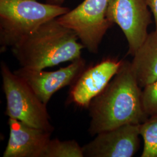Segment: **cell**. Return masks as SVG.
<instances>
[{
	"label": "cell",
	"mask_w": 157,
	"mask_h": 157,
	"mask_svg": "<svg viewBox=\"0 0 157 157\" xmlns=\"http://www.w3.org/2000/svg\"><path fill=\"white\" fill-rule=\"evenodd\" d=\"M2 89L6 101V115L36 128L54 131L45 104L23 80L1 62Z\"/></svg>",
	"instance_id": "cell-4"
},
{
	"label": "cell",
	"mask_w": 157,
	"mask_h": 157,
	"mask_svg": "<svg viewBox=\"0 0 157 157\" xmlns=\"http://www.w3.org/2000/svg\"><path fill=\"white\" fill-rule=\"evenodd\" d=\"M123 60L107 58L84 69L73 84L72 100L78 106L88 108L91 100L104 90L118 72Z\"/></svg>",
	"instance_id": "cell-9"
},
{
	"label": "cell",
	"mask_w": 157,
	"mask_h": 157,
	"mask_svg": "<svg viewBox=\"0 0 157 157\" xmlns=\"http://www.w3.org/2000/svg\"><path fill=\"white\" fill-rule=\"evenodd\" d=\"M42 157H84V153L82 147L76 141L56 139L49 141Z\"/></svg>",
	"instance_id": "cell-12"
},
{
	"label": "cell",
	"mask_w": 157,
	"mask_h": 157,
	"mask_svg": "<svg viewBox=\"0 0 157 157\" xmlns=\"http://www.w3.org/2000/svg\"><path fill=\"white\" fill-rule=\"evenodd\" d=\"M140 133L143 140L141 157H157V115L150 116L140 124Z\"/></svg>",
	"instance_id": "cell-13"
},
{
	"label": "cell",
	"mask_w": 157,
	"mask_h": 157,
	"mask_svg": "<svg viewBox=\"0 0 157 157\" xmlns=\"http://www.w3.org/2000/svg\"><path fill=\"white\" fill-rule=\"evenodd\" d=\"M130 62L141 88L157 80V29L148 33Z\"/></svg>",
	"instance_id": "cell-11"
},
{
	"label": "cell",
	"mask_w": 157,
	"mask_h": 157,
	"mask_svg": "<svg viewBox=\"0 0 157 157\" xmlns=\"http://www.w3.org/2000/svg\"><path fill=\"white\" fill-rule=\"evenodd\" d=\"M107 18L122 30L128 41V55L133 56L146 40L151 24L147 0H109Z\"/></svg>",
	"instance_id": "cell-6"
},
{
	"label": "cell",
	"mask_w": 157,
	"mask_h": 157,
	"mask_svg": "<svg viewBox=\"0 0 157 157\" xmlns=\"http://www.w3.org/2000/svg\"><path fill=\"white\" fill-rule=\"evenodd\" d=\"M142 102L149 117L157 115V80L143 88Z\"/></svg>",
	"instance_id": "cell-14"
},
{
	"label": "cell",
	"mask_w": 157,
	"mask_h": 157,
	"mask_svg": "<svg viewBox=\"0 0 157 157\" xmlns=\"http://www.w3.org/2000/svg\"><path fill=\"white\" fill-rule=\"evenodd\" d=\"M69 10L37 0H0L1 51L12 48L44 23Z\"/></svg>",
	"instance_id": "cell-3"
},
{
	"label": "cell",
	"mask_w": 157,
	"mask_h": 157,
	"mask_svg": "<svg viewBox=\"0 0 157 157\" xmlns=\"http://www.w3.org/2000/svg\"><path fill=\"white\" fill-rule=\"evenodd\" d=\"M83 48L75 33L57 19L44 23L11 48L21 67L34 70L72 62L82 57Z\"/></svg>",
	"instance_id": "cell-2"
},
{
	"label": "cell",
	"mask_w": 157,
	"mask_h": 157,
	"mask_svg": "<svg viewBox=\"0 0 157 157\" xmlns=\"http://www.w3.org/2000/svg\"><path fill=\"white\" fill-rule=\"evenodd\" d=\"M85 67L86 61L80 57L67 67L56 71L47 72L21 67L13 72L28 84L40 100L47 105L56 91L73 84Z\"/></svg>",
	"instance_id": "cell-8"
},
{
	"label": "cell",
	"mask_w": 157,
	"mask_h": 157,
	"mask_svg": "<svg viewBox=\"0 0 157 157\" xmlns=\"http://www.w3.org/2000/svg\"><path fill=\"white\" fill-rule=\"evenodd\" d=\"M10 137L3 157H42L51 132L9 118Z\"/></svg>",
	"instance_id": "cell-10"
},
{
	"label": "cell",
	"mask_w": 157,
	"mask_h": 157,
	"mask_svg": "<svg viewBox=\"0 0 157 157\" xmlns=\"http://www.w3.org/2000/svg\"><path fill=\"white\" fill-rule=\"evenodd\" d=\"M139 126L127 124L97 134L82 147L84 157H133L140 148Z\"/></svg>",
	"instance_id": "cell-7"
},
{
	"label": "cell",
	"mask_w": 157,
	"mask_h": 157,
	"mask_svg": "<svg viewBox=\"0 0 157 157\" xmlns=\"http://www.w3.org/2000/svg\"><path fill=\"white\" fill-rule=\"evenodd\" d=\"M148 6L151 12L155 22V29H157V0H147Z\"/></svg>",
	"instance_id": "cell-15"
},
{
	"label": "cell",
	"mask_w": 157,
	"mask_h": 157,
	"mask_svg": "<svg viewBox=\"0 0 157 157\" xmlns=\"http://www.w3.org/2000/svg\"><path fill=\"white\" fill-rule=\"evenodd\" d=\"M109 1L84 0L72 10L56 18L63 26L75 33L90 53H98L104 37L113 25L106 15Z\"/></svg>",
	"instance_id": "cell-5"
},
{
	"label": "cell",
	"mask_w": 157,
	"mask_h": 157,
	"mask_svg": "<svg viewBox=\"0 0 157 157\" xmlns=\"http://www.w3.org/2000/svg\"><path fill=\"white\" fill-rule=\"evenodd\" d=\"M65 0H45V2L51 5L62 6Z\"/></svg>",
	"instance_id": "cell-16"
},
{
	"label": "cell",
	"mask_w": 157,
	"mask_h": 157,
	"mask_svg": "<svg viewBox=\"0 0 157 157\" xmlns=\"http://www.w3.org/2000/svg\"><path fill=\"white\" fill-rule=\"evenodd\" d=\"M141 88L131 62L123 60L118 72L88 107L91 136L127 124H140L149 116L142 102Z\"/></svg>",
	"instance_id": "cell-1"
}]
</instances>
